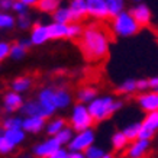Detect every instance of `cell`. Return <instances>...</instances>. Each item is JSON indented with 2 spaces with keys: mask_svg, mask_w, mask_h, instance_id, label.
<instances>
[{
  "mask_svg": "<svg viewBox=\"0 0 158 158\" xmlns=\"http://www.w3.org/2000/svg\"><path fill=\"white\" fill-rule=\"evenodd\" d=\"M115 31L107 25L96 22L83 29L78 47L89 62H103L109 55V42L115 41Z\"/></svg>",
  "mask_w": 158,
  "mask_h": 158,
  "instance_id": "cell-1",
  "label": "cell"
},
{
  "mask_svg": "<svg viewBox=\"0 0 158 158\" xmlns=\"http://www.w3.org/2000/svg\"><path fill=\"white\" fill-rule=\"evenodd\" d=\"M120 106H122L120 102H113L110 97H103V99H96L91 102L89 106V112L94 122H100V120L109 118Z\"/></svg>",
  "mask_w": 158,
  "mask_h": 158,
  "instance_id": "cell-2",
  "label": "cell"
},
{
  "mask_svg": "<svg viewBox=\"0 0 158 158\" xmlns=\"http://www.w3.org/2000/svg\"><path fill=\"white\" fill-rule=\"evenodd\" d=\"M138 22L134 19V16L131 13H123L120 12L119 15H116L113 20H112V29L115 31L116 35L120 36H131L135 35L139 31Z\"/></svg>",
  "mask_w": 158,
  "mask_h": 158,
  "instance_id": "cell-3",
  "label": "cell"
},
{
  "mask_svg": "<svg viewBox=\"0 0 158 158\" xmlns=\"http://www.w3.org/2000/svg\"><path fill=\"white\" fill-rule=\"evenodd\" d=\"M94 120L91 118L90 112L87 107L84 106L78 105L74 107V112H73V116H71V125L73 128L76 131H86L89 129V126L93 123Z\"/></svg>",
  "mask_w": 158,
  "mask_h": 158,
  "instance_id": "cell-4",
  "label": "cell"
},
{
  "mask_svg": "<svg viewBox=\"0 0 158 158\" xmlns=\"http://www.w3.org/2000/svg\"><path fill=\"white\" fill-rule=\"evenodd\" d=\"M158 129V110L151 112L144 119V123L141 125L139 131V138L141 139H151Z\"/></svg>",
  "mask_w": 158,
  "mask_h": 158,
  "instance_id": "cell-5",
  "label": "cell"
},
{
  "mask_svg": "<svg viewBox=\"0 0 158 158\" xmlns=\"http://www.w3.org/2000/svg\"><path fill=\"white\" fill-rule=\"evenodd\" d=\"M89 15L96 19H107L110 16L106 0H86Z\"/></svg>",
  "mask_w": 158,
  "mask_h": 158,
  "instance_id": "cell-6",
  "label": "cell"
},
{
  "mask_svg": "<svg viewBox=\"0 0 158 158\" xmlns=\"http://www.w3.org/2000/svg\"><path fill=\"white\" fill-rule=\"evenodd\" d=\"M93 132L90 129L81 131V134L77 135L76 138L71 141L70 144V149L71 151H83V149H87L93 142Z\"/></svg>",
  "mask_w": 158,
  "mask_h": 158,
  "instance_id": "cell-7",
  "label": "cell"
},
{
  "mask_svg": "<svg viewBox=\"0 0 158 158\" xmlns=\"http://www.w3.org/2000/svg\"><path fill=\"white\" fill-rule=\"evenodd\" d=\"M131 15L134 16V19L138 22V25L141 28L144 26H148L149 22H151V12L145 5H139L136 7L131 10Z\"/></svg>",
  "mask_w": 158,
  "mask_h": 158,
  "instance_id": "cell-8",
  "label": "cell"
},
{
  "mask_svg": "<svg viewBox=\"0 0 158 158\" xmlns=\"http://www.w3.org/2000/svg\"><path fill=\"white\" fill-rule=\"evenodd\" d=\"M60 145H61V142H60L58 138L55 136V138L47 141L45 144H41L39 147H36V148H35V154H36L38 157H51V155L60 148Z\"/></svg>",
  "mask_w": 158,
  "mask_h": 158,
  "instance_id": "cell-9",
  "label": "cell"
},
{
  "mask_svg": "<svg viewBox=\"0 0 158 158\" xmlns=\"http://www.w3.org/2000/svg\"><path fill=\"white\" fill-rule=\"evenodd\" d=\"M22 112L28 116H41V118H48V116H51V113L44 107V105L41 102H29V103H26V105L23 106V110H22Z\"/></svg>",
  "mask_w": 158,
  "mask_h": 158,
  "instance_id": "cell-10",
  "label": "cell"
},
{
  "mask_svg": "<svg viewBox=\"0 0 158 158\" xmlns=\"http://www.w3.org/2000/svg\"><path fill=\"white\" fill-rule=\"evenodd\" d=\"M47 29H48L49 39H58V38H64V36H70V25L68 23L55 22L52 25H48Z\"/></svg>",
  "mask_w": 158,
  "mask_h": 158,
  "instance_id": "cell-11",
  "label": "cell"
},
{
  "mask_svg": "<svg viewBox=\"0 0 158 158\" xmlns=\"http://www.w3.org/2000/svg\"><path fill=\"white\" fill-rule=\"evenodd\" d=\"M70 10H71V16L74 22H78V20L84 19L87 15H89L86 0H73L71 6H70Z\"/></svg>",
  "mask_w": 158,
  "mask_h": 158,
  "instance_id": "cell-12",
  "label": "cell"
},
{
  "mask_svg": "<svg viewBox=\"0 0 158 158\" xmlns=\"http://www.w3.org/2000/svg\"><path fill=\"white\" fill-rule=\"evenodd\" d=\"M148 141L149 139H141L139 138V141L134 142L132 147H131L128 151H125V155H126V157H132V158L144 157L145 152H147V149H148V147H149Z\"/></svg>",
  "mask_w": 158,
  "mask_h": 158,
  "instance_id": "cell-13",
  "label": "cell"
},
{
  "mask_svg": "<svg viewBox=\"0 0 158 158\" xmlns=\"http://www.w3.org/2000/svg\"><path fill=\"white\" fill-rule=\"evenodd\" d=\"M139 105L142 106V109L147 112H154L158 110V94L157 93H149V94H141L138 96Z\"/></svg>",
  "mask_w": 158,
  "mask_h": 158,
  "instance_id": "cell-14",
  "label": "cell"
},
{
  "mask_svg": "<svg viewBox=\"0 0 158 158\" xmlns=\"http://www.w3.org/2000/svg\"><path fill=\"white\" fill-rule=\"evenodd\" d=\"M39 102H41L44 105V107L52 115V112L55 110V107H57V106H55V102H54V90L52 89H45V90L41 91Z\"/></svg>",
  "mask_w": 158,
  "mask_h": 158,
  "instance_id": "cell-15",
  "label": "cell"
},
{
  "mask_svg": "<svg viewBox=\"0 0 158 158\" xmlns=\"http://www.w3.org/2000/svg\"><path fill=\"white\" fill-rule=\"evenodd\" d=\"M47 39H49L47 26H42V25H39V23H35L34 32H32V39H31L32 44H35V45H41V44H44Z\"/></svg>",
  "mask_w": 158,
  "mask_h": 158,
  "instance_id": "cell-16",
  "label": "cell"
},
{
  "mask_svg": "<svg viewBox=\"0 0 158 158\" xmlns=\"http://www.w3.org/2000/svg\"><path fill=\"white\" fill-rule=\"evenodd\" d=\"M44 119L45 118H41V116H29L26 120H23L22 128L28 132H38L44 126Z\"/></svg>",
  "mask_w": 158,
  "mask_h": 158,
  "instance_id": "cell-17",
  "label": "cell"
},
{
  "mask_svg": "<svg viewBox=\"0 0 158 158\" xmlns=\"http://www.w3.org/2000/svg\"><path fill=\"white\" fill-rule=\"evenodd\" d=\"M22 106V99H20L16 93H7L5 96V107L6 110L9 112H13V110L19 109Z\"/></svg>",
  "mask_w": 158,
  "mask_h": 158,
  "instance_id": "cell-18",
  "label": "cell"
},
{
  "mask_svg": "<svg viewBox=\"0 0 158 158\" xmlns=\"http://www.w3.org/2000/svg\"><path fill=\"white\" fill-rule=\"evenodd\" d=\"M58 5H60V0H38L35 6H36L39 10H42V12L54 13V12L58 9Z\"/></svg>",
  "mask_w": 158,
  "mask_h": 158,
  "instance_id": "cell-19",
  "label": "cell"
},
{
  "mask_svg": "<svg viewBox=\"0 0 158 158\" xmlns=\"http://www.w3.org/2000/svg\"><path fill=\"white\" fill-rule=\"evenodd\" d=\"M54 102L57 107H65L70 105V94L64 90H54Z\"/></svg>",
  "mask_w": 158,
  "mask_h": 158,
  "instance_id": "cell-20",
  "label": "cell"
},
{
  "mask_svg": "<svg viewBox=\"0 0 158 158\" xmlns=\"http://www.w3.org/2000/svg\"><path fill=\"white\" fill-rule=\"evenodd\" d=\"M54 20L60 23H70L73 22L71 10L70 9H58L54 12Z\"/></svg>",
  "mask_w": 158,
  "mask_h": 158,
  "instance_id": "cell-21",
  "label": "cell"
},
{
  "mask_svg": "<svg viewBox=\"0 0 158 158\" xmlns=\"http://www.w3.org/2000/svg\"><path fill=\"white\" fill-rule=\"evenodd\" d=\"M112 142H113V149L118 152V151L125 149V147H126V145H128V142H129V139H128V136H126L123 132H118V134L113 136Z\"/></svg>",
  "mask_w": 158,
  "mask_h": 158,
  "instance_id": "cell-22",
  "label": "cell"
},
{
  "mask_svg": "<svg viewBox=\"0 0 158 158\" xmlns=\"http://www.w3.org/2000/svg\"><path fill=\"white\" fill-rule=\"evenodd\" d=\"M5 136L9 139L10 142H13L15 145L19 144L20 141L25 138V135H23V132L20 131V128H19V129H6Z\"/></svg>",
  "mask_w": 158,
  "mask_h": 158,
  "instance_id": "cell-23",
  "label": "cell"
},
{
  "mask_svg": "<svg viewBox=\"0 0 158 158\" xmlns=\"http://www.w3.org/2000/svg\"><path fill=\"white\" fill-rule=\"evenodd\" d=\"M107 2V7H109V13L112 18H115L116 15H119L123 7V0H106Z\"/></svg>",
  "mask_w": 158,
  "mask_h": 158,
  "instance_id": "cell-24",
  "label": "cell"
},
{
  "mask_svg": "<svg viewBox=\"0 0 158 158\" xmlns=\"http://www.w3.org/2000/svg\"><path fill=\"white\" fill-rule=\"evenodd\" d=\"M96 97V89L91 87H83L81 90L78 91V100L80 102H90Z\"/></svg>",
  "mask_w": 158,
  "mask_h": 158,
  "instance_id": "cell-25",
  "label": "cell"
},
{
  "mask_svg": "<svg viewBox=\"0 0 158 158\" xmlns=\"http://www.w3.org/2000/svg\"><path fill=\"white\" fill-rule=\"evenodd\" d=\"M135 90H138L136 81L135 80H128V81H125L122 86H119L116 89V93L118 94H128V93H132Z\"/></svg>",
  "mask_w": 158,
  "mask_h": 158,
  "instance_id": "cell-26",
  "label": "cell"
},
{
  "mask_svg": "<svg viewBox=\"0 0 158 158\" xmlns=\"http://www.w3.org/2000/svg\"><path fill=\"white\" fill-rule=\"evenodd\" d=\"M139 131H141V125L134 123V125H131V126H128V128L123 131V134L128 136L129 141H135L136 138H139Z\"/></svg>",
  "mask_w": 158,
  "mask_h": 158,
  "instance_id": "cell-27",
  "label": "cell"
},
{
  "mask_svg": "<svg viewBox=\"0 0 158 158\" xmlns=\"http://www.w3.org/2000/svg\"><path fill=\"white\" fill-rule=\"evenodd\" d=\"M29 86H31V80L26 78V77H20V78H18V80L13 83L12 87H13L15 91H25L29 89Z\"/></svg>",
  "mask_w": 158,
  "mask_h": 158,
  "instance_id": "cell-28",
  "label": "cell"
},
{
  "mask_svg": "<svg viewBox=\"0 0 158 158\" xmlns=\"http://www.w3.org/2000/svg\"><path fill=\"white\" fill-rule=\"evenodd\" d=\"M86 155L89 158H109L110 155L106 154L105 151H102L99 148H94V147H89L86 149Z\"/></svg>",
  "mask_w": 158,
  "mask_h": 158,
  "instance_id": "cell-29",
  "label": "cell"
},
{
  "mask_svg": "<svg viewBox=\"0 0 158 158\" xmlns=\"http://www.w3.org/2000/svg\"><path fill=\"white\" fill-rule=\"evenodd\" d=\"M25 51H26V48L23 45L15 44L13 47H10V57L15 58V60H19V58H22L25 55Z\"/></svg>",
  "mask_w": 158,
  "mask_h": 158,
  "instance_id": "cell-30",
  "label": "cell"
},
{
  "mask_svg": "<svg viewBox=\"0 0 158 158\" xmlns=\"http://www.w3.org/2000/svg\"><path fill=\"white\" fill-rule=\"evenodd\" d=\"M13 148H15L13 142H10V141L6 138L5 135H3V136H0V152H2V154H7V152H10Z\"/></svg>",
  "mask_w": 158,
  "mask_h": 158,
  "instance_id": "cell-31",
  "label": "cell"
},
{
  "mask_svg": "<svg viewBox=\"0 0 158 158\" xmlns=\"http://www.w3.org/2000/svg\"><path fill=\"white\" fill-rule=\"evenodd\" d=\"M64 120L62 119H57V120H54L52 123L48 126V134H51V135H55V134H58L60 131L64 128Z\"/></svg>",
  "mask_w": 158,
  "mask_h": 158,
  "instance_id": "cell-32",
  "label": "cell"
},
{
  "mask_svg": "<svg viewBox=\"0 0 158 158\" xmlns=\"http://www.w3.org/2000/svg\"><path fill=\"white\" fill-rule=\"evenodd\" d=\"M15 20L10 15H6V13H0V28H10L13 26Z\"/></svg>",
  "mask_w": 158,
  "mask_h": 158,
  "instance_id": "cell-33",
  "label": "cell"
},
{
  "mask_svg": "<svg viewBox=\"0 0 158 158\" xmlns=\"http://www.w3.org/2000/svg\"><path fill=\"white\" fill-rule=\"evenodd\" d=\"M22 125H23V122L20 119H7L5 120L3 126H5V129H19V128H22Z\"/></svg>",
  "mask_w": 158,
  "mask_h": 158,
  "instance_id": "cell-34",
  "label": "cell"
},
{
  "mask_svg": "<svg viewBox=\"0 0 158 158\" xmlns=\"http://www.w3.org/2000/svg\"><path fill=\"white\" fill-rule=\"evenodd\" d=\"M55 136L58 138V141L61 142V144H67L70 138H71V129H61L58 134H55Z\"/></svg>",
  "mask_w": 158,
  "mask_h": 158,
  "instance_id": "cell-35",
  "label": "cell"
},
{
  "mask_svg": "<svg viewBox=\"0 0 158 158\" xmlns=\"http://www.w3.org/2000/svg\"><path fill=\"white\" fill-rule=\"evenodd\" d=\"M26 3H23V2H20V0H18V2H15L13 3V6H12V7H13V10L15 12H18V13H25V10H26Z\"/></svg>",
  "mask_w": 158,
  "mask_h": 158,
  "instance_id": "cell-36",
  "label": "cell"
},
{
  "mask_svg": "<svg viewBox=\"0 0 158 158\" xmlns=\"http://www.w3.org/2000/svg\"><path fill=\"white\" fill-rule=\"evenodd\" d=\"M9 54H10V47L7 45V44L0 42V61H2L3 58L7 57Z\"/></svg>",
  "mask_w": 158,
  "mask_h": 158,
  "instance_id": "cell-37",
  "label": "cell"
},
{
  "mask_svg": "<svg viewBox=\"0 0 158 158\" xmlns=\"http://www.w3.org/2000/svg\"><path fill=\"white\" fill-rule=\"evenodd\" d=\"M19 26L20 28H23V29H26V28L31 26V20H29V18L28 16H25L23 13H22V16H19Z\"/></svg>",
  "mask_w": 158,
  "mask_h": 158,
  "instance_id": "cell-38",
  "label": "cell"
},
{
  "mask_svg": "<svg viewBox=\"0 0 158 158\" xmlns=\"http://www.w3.org/2000/svg\"><path fill=\"white\" fill-rule=\"evenodd\" d=\"M51 158H68V154L65 152V151H62V149L58 148L57 151L51 155Z\"/></svg>",
  "mask_w": 158,
  "mask_h": 158,
  "instance_id": "cell-39",
  "label": "cell"
},
{
  "mask_svg": "<svg viewBox=\"0 0 158 158\" xmlns=\"http://www.w3.org/2000/svg\"><path fill=\"white\" fill-rule=\"evenodd\" d=\"M136 87H138V90H145V89H148L149 80H139V81H136Z\"/></svg>",
  "mask_w": 158,
  "mask_h": 158,
  "instance_id": "cell-40",
  "label": "cell"
},
{
  "mask_svg": "<svg viewBox=\"0 0 158 158\" xmlns=\"http://www.w3.org/2000/svg\"><path fill=\"white\" fill-rule=\"evenodd\" d=\"M13 0H0V7L2 9H9V7L13 6Z\"/></svg>",
  "mask_w": 158,
  "mask_h": 158,
  "instance_id": "cell-41",
  "label": "cell"
},
{
  "mask_svg": "<svg viewBox=\"0 0 158 158\" xmlns=\"http://www.w3.org/2000/svg\"><path fill=\"white\" fill-rule=\"evenodd\" d=\"M149 87L152 90H158V77H154V78L149 80Z\"/></svg>",
  "mask_w": 158,
  "mask_h": 158,
  "instance_id": "cell-42",
  "label": "cell"
},
{
  "mask_svg": "<svg viewBox=\"0 0 158 158\" xmlns=\"http://www.w3.org/2000/svg\"><path fill=\"white\" fill-rule=\"evenodd\" d=\"M20 2H23V3H26V5H32V6H35L38 0H20Z\"/></svg>",
  "mask_w": 158,
  "mask_h": 158,
  "instance_id": "cell-43",
  "label": "cell"
},
{
  "mask_svg": "<svg viewBox=\"0 0 158 158\" xmlns=\"http://www.w3.org/2000/svg\"><path fill=\"white\" fill-rule=\"evenodd\" d=\"M136 2H138V0H136Z\"/></svg>",
  "mask_w": 158,
  "mask_h": 158,
  "instance_id": "cell-44",
  "label": "cell"
}]
</instances>
